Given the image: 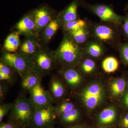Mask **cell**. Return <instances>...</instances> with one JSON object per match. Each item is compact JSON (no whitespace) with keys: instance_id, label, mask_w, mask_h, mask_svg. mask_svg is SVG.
<instances>
[{"instance_id":"obj_1","label":"cell","mask_w":128,"mask_h":128,"mask_svg":"<svg viewBox=\"0 0 128 128\" xmlns=\"http://www.w3.org/2000/svg\"><path fill=\"white\" fill-rule=\"evenodd\" d=\"M91 38L118 50L122 43V34L120 26L110 22L89 21Z\"/></svg>"},{"instance_id":"obj_2","label":"cell","mask_w":128,"mask_h":128,"mask_svg":"<svg viewBox=\"0 0 128 128\" xmlns=\"http://www.w3.org/2000/svg\"><path fill=\"white\" fill-rule=\"evenodd\" d=\"M54 51L57 64L61 65L62 67H75L83 57L82 48L65 34L59 46Z\"/></svg>"},{"instance_id":"obj_3","label":"cell","mask_w":128,"mask_h":128,"mask_svg":"<svg viewBox=\"0 0 128 128\" xmlns=\"http://www.w3.org/2000/svg\"><path fill=\"white\" fill-rule=\"evenodd\" d=\"M34 109L29 98L25 96H19L13 103L10 121L21 128L30 126Z\"/></svg>"},{"instance_id":"obj_4","label":"cell","mask_w":128,"mask_h":128,"mask_svg":"<svg viewBox=\"0 0 128 128\" xmlns=\"http://www.w3.org/2000/svg\"><path fill=\"white\" fill-rule=\"evenodd\" d=\"M32 61V71L41 77L50 73L57 64L55 51L47 47H42Z\"/></svg>"},{"instance_id":"obj_5","label":"cell","mask_w":128,"mask_h":128,"mask_svg":"<svg viewBox=\"0 0 128 128\" xmlns=\"http://www.w3.org/2000/svg\"><path fill=\"white\" fill-rule=\"evenodd\" d=\"M81 6L98 17L101 22L113 23L121 26L124 20V16L116 13L111 5L102 3L92 4L83 0Z\"/></svg>"},{"instance_id":"obj_6","label":"cell","mask_w":128,"mask_h":128,"mask_svg":"<svg viewBox=\"0 0 128 128\" xmlns=\"http://www.w3.org/2000/svg\"><path fill=\"white\" fill-rule=\"evenodd\" d=\"M0 59L11 67L21 77L32 70V59L18 52L3 51Z\"/></svg>"},{"instance_id":"obj_7","label":"cell","mask_w":128,"mask_h":128,"mask_svg":"<svg viewBox=\"0 0 128 128\" xmlns=\"http://www.w3.org/2000/svg\"><path fill=\"white\" fill-rule=\"evenodd\" d=\"M57 117L56 107L52 105L35 108L30 126L32 128L53 127Z\"/></svg>"},{"instance_id":"obj_8","label":"cell","mask_w":128,"mask_h":128,"mask_svg":"<svg viewBox=\"0 0 128 128\" xmlns=\"http://www.w3.org/2000/svg\"><path fill=\"white\" fill-rule=\"evenodd\" d=\"M105 91L102 86L98 82L91 83L86 86L80 93V98L85 106L93 109L103 101Z\"/></svg>"},{"instance_id":"obj_9","label":"cell","mask_w":128,"mask_h":128,"mask_svg":"<svg viewBox=\"0 0 128 128\" xmlns=\"http://www.w3.org/2000/svg\"><path fill=\"white\" fill-rule=\"evenodd\" d=\"M36 24V34H40L44 28L56 18L57 14L52 8L47 5H44L32 10Z\"/></svg>"},{"instance_id":"obj_10","label":"cell","mask_w":128,"mask_h":128,"mask_svg":"<svg viewBox=\"0 0 128 128\" xmlns=\"http://www.w3.org/2000/svg\"><path fill=\"white\" fill-rule=\"evenodd\" d=\"M29 99L35 108L52 105L54 100L49 92L45 90L41 82L29 91Z\"/></svg>"},{"instance_id":"obj_11","label":"cell","mask_w":128,"mask_h":128,"mask_svg":"<svg viewBox=\"0 0 128 128\" xmlns=\"http://www.w3.org/2000/svg\"><path fill=\"white\" fill-rule=\"evenodd\" d=\"M15 28L20 35L38 36L35 32L36 24L32 11L25 14L15 25Z\"/></svg>"},{"instance_id":"obj_12","label":"cell","mask_w":128,"mask_h":128,"mask_svg":"<svg viewBox=\"0 0 128 128\" xmlns=\"http://www.w3.org/2000/svg\"><path fill=\"white\" fill-rule=\"evenodd\" d=\"M39 36L25 37L17 52L32 59L42 48Z\"/></svg>"},{"instance_id":"obj_13","label":"cell","mask_w":128,"mask_h":128,"mask_svg":"<svg viewBox=\"0 0 128 128\" xmlns=\"http://www.w3.org/2000/svg\"><path fill=\"white\" fill-rule=\"evenodd\" d=\"M83 0H73L66 7L59 12L57 17L61 25V28L65 24L80 18L78 15V9L81 6Z\"/></svg>"},{"instance_id":"obj_14","label":"cell","mask_w":128,"mask_h":128,"mask_svg":"<svg viewBox=\"0 0 128 128\" xmlns=\"http://www.w3.org/2000/svg\"><path fill=\"white\" fill-rule=\"evenodd\" d=\"M83 56L94 59H99L106 51L105 44L100 41L91 38L82 48Z\"/></svg>"},{"instance_id":"obj_15","label":"cell","mask_w":128,"mask_h":128,"mask_svg":"<svg viewBox=\"0 0 128 128\" xmlns=\"http://www.w3.org/2000/svg\"><path fill=\"white\" fill-rule=\"evenodd\" d=\"M63 33L68 36L76 44L82 48L91 38L89 25L78 30Z\"/></svg>"},{"instance_id":"obj_16","label":"cell","mask_w":128,"mask_h":128,"mask_svg":"<svg viewBox=\"0 0 128 128\" xmlns=\"http://www.w3.org/2000/svg\"><path fill=\"white\" fill-rule=\"evenodd\" d=\"M60 28H61V25L57 16L40 34L41 42L45 45L48 44Z\"/></svg>"},{"instance_id":"obj_17","label":"cell","mask_w":128,"mask_h":128,"mask_svg":"<svg viewBox=\"0 0 128 128\" xmlns=\"http://www.w3.org/2000/svg\"><path fill=\"white\" fill-rule=\"evenodd\" d=\"M60 72L69 86L72 88L78 87L81 83L82 76L75 67H63Z\"/></svg>"},{"instance_id":"obj_18","label":"cell","mask_w":128,"mask_h":128,"mask_svg":"<svg viewBox=\"0 0 128 128\" xmlns=\"http://www.w3.org/2000/svg\"><path fill=\"white\" fill-rule=\"evenodd\" d=\"M20 34L15 31L9 34L5 40L4 46L5 51L9 52H16L18 50L21 43Z\"/></svg>"},{"instance_id":"obj_19","label":"cell","mask_w":128,"mask_h":128,"mask_svg":"<svg viewBox=\"0 0 128 128\" xmlns=\"http://www.w3.org/2000/svg\"><path fill=\"white\" fill-rule=\"evenodd\" d=\"M21 78L22 87L24 90L27 91L29 92L41 82V76L32 70L26 73Z\"/></svg>"},{"instance_id":"obj_20","label":"cell","mask_w":128,"mask_h":128,"mask_svg":"<svg viewBox=\"0 0 128 128\" xmlns=\"http://www.w3.org/2000/svg\"><path fill=\"white\" fill-rule=\"evenodd\" d=\"M50 93L54 100H58L63 97L65 92V89L58 78L53 77L50 80Z\"/></svg>"},{"instance_id":"obj_21","label":"cell","mask_w":128,"mask_h":128,"mask_svg":"<svg viewBox=\"0 0 128 128\" xmlns=\"http://www.w3.org/2000/svg\"><path fill=\"white\" fill-rule=\"evenodd\" d=\"M128 82L124 77L117 78L112 82L110 85V89L113 96L119 97L122 96L127 88Z\"/></svg>"},{"instance_id":"obj_22","label":"cell","mask_w":128,"mask_h":128,"mask_svg":"<svg viewBox=\"0 0 128 128\" xmlns=\"http://www.w3.org/2000/svg\"><path fill=\"white\" fill-rule=\"evenodd\" d=\"M78 65L80 70L86 74L94 73L96 70L97 64L94 59L83 56Z\"/></svg>"},{"instance_id":"obj_23","label":"cell","mask_w":128,"mask_h":128,"mask_svg":"<svg viewBox=\"0 0 128 128\" xmlns=\"http://www.w3.org/2000/svg\"><path fill=\"white\" fill-rule=\"evenodd\" d=\"M89 20L87 18L81 19L80 18L66 22L62 26L61 28L63 32L73 31L87 26L89 25Z\"/></svg>"},{"instance_id":"obj_24","label":"cell","mask_w":128,"mask_h":128,"mask_svg":"<svg viewBox=\"0 0 128 128\" xmlns=\"http://www.w3.org/2000/svg\"><path fill=\"white\" fill-rule=\"evenodd\" d=\"M14 72L11 67L0 59V80L11 82L14 80Z\"/></svg>"},{"instance_id":"obj_25","label":"cell","mask_w":128,"mask_h":128,"mask_svg":"<svg viewBox=\"0 0 128 128\" xmlns=\"http://www.w3.org/2000/svg\"><path fill=\"white\" fill-rule=\"evenodd\" d=\"M116 116L114 108L112 107L106 108L102 110L99 116V122L104 124H108L113 122Z\"/></svg>"},{"instance_id":"obj_26","label":"cell","mask_w":128,"mask_h":128,"mask_svg":"<svg viewBox=\"0 0 128 128\" xmlns=\"http://www.w3.org/2000/svg\"><path fill=\"white\" fill-rule=\"evenodd\" d=\"M119 62L115 57L108 56L104 59L102 63V67L104 71L106 73L114 72L118 69Z\"/></svg>"},{"instance_id":"obj_27","label":"cell","mask_w":128,"mask_h":128,"mask_svg":"<svg viewBox=\"0 0 128 128\" xmlns=\"http://www.w3.org/2000/svg\"><path fill=\"white\" fill-rule=\"evenodd\" d=\"M79 110L75 108L59 116L60 121L66 124H72L77 121L80 117Z\"/></svg>"},{"instance_id":"obj_28","label":"cell","mask_w":128,"mask_h":128,"mask_svg":"<svg viewBox=\"0 0 128 128\" xmlns=\"http://www.w3.org/2000/svg\"><path fill=\"white\" fill-rule=\"evenodd\" d=\"M55 107L57 116L59 117L64 113L68 112L75 108V105L71 102H65Z\"/></svg>"},{"instance_id":"obj_29","label":"cell","mask_w":128,"mask_h":128,"mask_svg":"<svg viewBox=\"0 0 128 128\" xmlns=\"http://www.w3.org/2000/svg\"><path fill=\"white\" fill-rule=\"evenodd\" d=\"M117 50L119 52L123 62L128 66V41L121 43Z\"/></svg>"},{"instance_id":"obj_30","label":"cell","mask_w":128,"mask_h":128,"mask_svg":"<svg viewBox=\"0 0 128 128\" xmlns=\"http://www.w3.org/2000/svg\"><path fill=\"white\" fill-rule=\"evenodd\" d=\"M13 103H6L1 104L0 106V122H2L5 116L11 110Z\"/></svg>"},{"instance_id":"obj_31","label":"cell","mask_w":128,"mask_h":128,"mask_svg":"<svg viewBox=\"0 0 128 128\" xmlns=\"http://www.w3.org/2000/svg\"><path fill=\"white\" fill-rule=\"evenodd\" d=\"M120 28L122 36L124 39L128 41V12H127L124 16V20Z\"/></svg>"},{"instance_id":"obj_32","label":"cell","mask_w":128,"mask_h":128,"mask_svg":"<svg viewBox=\"0 0 128 128\" xmlns=\"http://www.w3.org/2000/svg\"><path fill=\"white\" fill-rule=\"evenodd\" d=\"M4 81H1L0 83V99L2 100L4 98L7 92L8 86Z\"/></svg>"},{"instance_id":"obj_33","label":"cell","mask_w":128,"mask_h":128,"mask_svg":"<svg viewBox=\"0 0 128 128\" xmlns=\"http://www.w3.org/2000/svg\"><path fill=\"white\" fill-rule=\"evenodd\" d=\"M0 124V128H21L10 121L6 122H1Z\"/></svg>"},{"instance_id":"obj_34","label":"cell","mask_w":128,"mask_h":128,"mask_svg":"<svg viewBox=\"0 0 128 128\" xmlns=\"http://www.w3.org/2000/svg\"><path fill=\"white\" fill-rule=\"evenodd\" d=\"M122 104L124 108H128V87L123 95Z\"/></svg>"},{"instance_id":"obj_35","label":"cell","mask_w":128,"mask_h":128,"mask_svg":"<svg viewBox=\"0 0 128 128\" xmlns=\"http://www.w3.org/2000/svg\"><path fill=\"white\" fill-rule=\"evenodd\" d=\"M121 124L124 128H128V113L124 117L122 120Z\"/></svg>"},{"instance_id":"obj_36","label":"cell","mask_w":128,"mask_h":128,"mask_svg":"<svg viewBox=\"0 0 128 128\" xmlns=\"http://www.w3.org/2000/svg\"><path fill=\"white\" fill-rule=\"evenodd\" d=\"M124 11L127 12L128 11V2L124 6Z\"/></svg>"},{"instance_id":"obj_37","label":"cell","mask_w":128,"mask_h":128,"mask_svg":"<svg viewBox=\"0 0 128 128\" xmlns=\"http://www.w3.org/2000/svg\"><path fill=\"white\" fill-rule=\"evenodd\" d=\"M69 128H80V126H73V127H70Z\"/></svg>"},{"instance_id":"obj_38","label":"cell","mask_w":128,"mask_h":128,"mask_svg":"<svg viewBox=\"0 0 128 128\" xmlns=\"http://www.w3.org/2000/svg\"><path fill=\"white\" fill-rule=\"evenodd\" d=\"M32 128V127L30 126H28V127H26V128Z\"/></svg>"},{"instance_id":"obj_39","label":"cell","mask_w":128,"mask_h":128,"mask_svg":"<svg viewBox=\"0 0 128 128\" xmlns=\"http://www.w3.org/2000/svg\"><path fill=\"white\" fill-rule=\"evenodd\" d=\"M54 128V127L53 126V127H50V128Z\"/></svg>"},{"instance_id":"obj_40","label":"cell","mask_w":128,"mask_h":128,"mask_svg":"<svg viewBox=\"0 0 128 128\" xmlns=\"http://www.w3.org/2000/svg\"></svg>"}]
</instances>
